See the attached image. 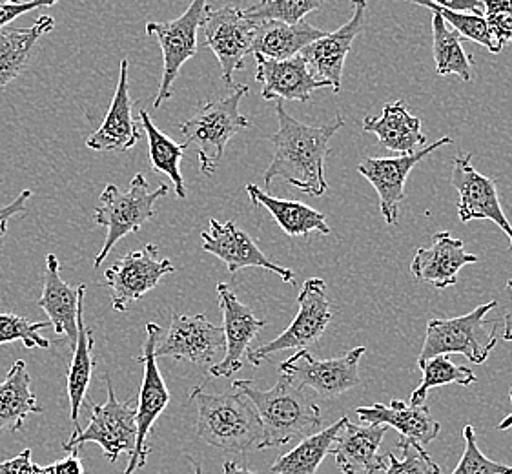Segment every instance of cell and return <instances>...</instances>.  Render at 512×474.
I'll return each instance as SVG.
<instances>
[{"instance_id":"cell-13","label":"cell","mask_w":512,"mask_h":474,"mask_svg":"<svg viewBox=\"0 0 512 474\" xmlns=\"http://www.w3.org/2000/svg\"><path fill=\"white\" fill-rule=\"evenodd\" d=\"M363 354L365 347H356L339 358L316 360L308 351H297L279 365V372L301 389L310 387L323 398H336L358 387L359 360Z\"/></svg>"},{"instance_id":"cell-22","label":"cell","mask_w":512,"mask_h":474,"mask_svg":"<svg viewBox=\"0 0 512 474\" xmlns=\"http://www.w3.org/2000/svg\"><path fill=\"white\" fill-rule=\"evenodd\" d=\"M84 296H86V285H79L77 289H72L61 278V267H59L57 256L48 254L44 285H42L41 298L37 299V305L48 314V320L55 329V334L68 336L72 351L77 343V325H79V314L84 310Z\"/></svg>"},{"instance_id":"cell-45","label":"cell","mask_w":512,"mask_h":474,"mask_svg":"<svg viewBox=\"0 0 512 474\" xmlns=\"http://www.w3.org/2000/svg\"><path fill=\"white\" fill-rule=\"evenodd\" d=\"M443 10L454 11V13H474L482 15L483 0H438L436 2Z\"/></svg>"},{"instance_id":"cell-51","label":"cell","mask_w":512,"mask_h":474,"mask_svg":"<svg viewBox=\"0 0 512 474\" xmlns=\"http://www.w3.org/2000/svg\"><path fill=\"white\" fill-rule=\"evenodd\" d=\"M41 474H55L53 473L52 467L50 465H46V467H41Z\"/></svg>"},{"instance_id":"cell-12","label":"cell","mask_w":512,"mask_h":474,"mask_svg":"<svg viewBox=\"0 0 512 474\" xmlns=\"http://www.w3.org/2000/svg\"><path fill=\"white\" fill-rule=\"evenodd\" d=\"M174 272L170 259L159 258V248L152 243L115 259L112 267L104 272L106 285L112 290L113 310L124 312L132 303L154 290L164 276Z\"/></svg>"},{"instance_id":"cell-26","label":"cell","mask_w":512,"mask_h":474,"mask_svg":"<svg viewBox=\"0 0 512 474\" xmlns=\"http://www.w3.org/2000/svg\"><path fill=\"white\" fill-rule=\"evenodd\" d=\"M363 130L365 134L376 135L381 146L396 154H416V148L427 145V135L421 132L420 117L410 114L403 101L385 104L379 117L367 115Z\"/></svg>"},{"instance_id":"cell-47","label":"cell","mask_w":512,"mask_h":474,"mask_svg":"<svg viewBox=\"0 0 512 474\" xmlns=\"http://www.w3.org/2000/svg\"><path fill=\"white\" fill-rule=\"evenodd\" d=\"M483 10H485V17L500 15V13L512 15V0H483Z\"/></svg>"},{"instance_id":"cell-48","label":"cell","mask_w":512,"mask_h":474,"mask_svg":"<svg viewBox=\"0 0 512 474\" xmlns=\"http://www.w3.org/2000/svg\"><path fill=\"white\" fill-rule=\"evenodd\" d=\"M186 460L190 462V464L194 465V474H203V469H201V465L195 462L192 456H186ZM225 474H256L252 473L248 467L245 465H239L237 462H226L225 464Z\"/></svg>"},{"instance_id":"cell-11","label":"cell","mask_w":512,"mask_h":474,"mask_svg":"<svg viewBox=\"0 0 512 474\" xmlns=\"http://www.w3.org/2000/svg\"><path fill=\"white\" fill-rule=\"evenodd\" d=\"M259 22L248 19L237 6L208 8L203 30L206 48H210L223 70V81L234 84V75L245 70V57L252 53Z\"/></svg>"},{"instance_id":"cell-2","label":"cell","mask_w":512,"mask_h":474,"mask_svg":"<svg viewBox=\"0 0 512 474\" xmlns=\"http://www.w3.org/2000/svg\"><path fill=\"white\" fill-rule=\"evenodd\" d=\"M234 389L254 405L263 425V440L257 451L276 449L296 438H307L321 431V411L301 387L281 374L268 391L259 389L252 380H236Z\"/></svg>"},{"instance_id":"cell-32","label":"cell","mask_w":512,"mask_h":474,"mask_svg":"<svg viewBox=\"0 0 512 474\" xmlns=\"http://www.w3.org/2000/svg\"><path fill=\"white\" fill-rule=\"evenodd\" d=\"M139 124L148 137V154L150 166L154 172L170 177L174 183L175 196L186 199L185 177L181 176V161L186 148L183 143H175L168 135L161 132L146 110L139 112Z\"/></svg>"},{"instance_id":"cell-16","label":"cell","mask_w":512,"mask_h":474,"mask_svg":"<svg viewBox=\"0 0 512 474\" xmlns=\"http://www.w3.org/2000/svg\"><path fill=\"white\" fill-rule=\"evenodd\" d=\"M471 159L472 154H458L452 159V186L460 194L458 217L461 223L489 219L509 237L512 245L511 221L503 212L496 181L480 174L472 166Z\"/></svg>"},{"instance_id":"cell-10","label":"cell","mask_w":512,"mask_h":474,"mask_svg":"<svg viewBox=\"0 0 512 474\" xmlns=\"http://www.w3.org/2000/svg\"><path fill=\"white\" fill-rule=\"evenodd\" d=\"M161 338H163V329L155 323H148L143 356L139 358L143 363V383L139 392V403L135 407L137 438H135L134 451L130 454V462L124 474H134L139 467L146 465L148 454L152 453V447L146 444L148 434L152 431L157 418L164 413L166 405L170 403V391L164 383L163 374L159 371L157 360H155V347Z\"/></svg>"},{"instance_id":"cell-6","label":"cell","mask_w":512,"mask_h":474,"mask_svg":"<svg viewBox=\"0 0 512 474\" xmlns=\"http://www.w3.org/2000/svg\"><path fill=\"white\" fill-rule=\"evenodd\" d=\"M494 307H498V303L491 301L465 316L429 321L418 363L447 354H461L476 365L485 363L498 343L496 327H485V316Z\"/></svg>"},{"instance_id":"cell-49","label":"cell","mask_w":512,"mask_h":474,"mask_svg":"<svg viewBox=\"0 0 512 474\" xmlns=\"http://www.w3.org/2000/svg\"><path fill=\"white\" fill-rule=\"evenodd\" d=\"M507 289L511 290L512 294V279L507 281ZM503 340L512 341V309L505 314V327H503Z\"/></svg>"},{"instance_id":"cell-41","label":"cell","mask_w":512,"mask_h":474,"mask_svg":"<svg viewBox=\"0 0 512 474\" xmlns=\"http://www.w3.org/2000/svg\"><path fill=\"white\" fill-rule=\"evenodd\" d=\"M55 2H0V30L4 26H8L10 22L19 19L24 13H30L33 10H41V8H50Z\"/></svg>"},{"instance_id":"cell-8","label":"cell","mask_w":512,"mask_h":474,"mask_svg":"<svg viewBox=\"0 0 512 474\" xmlns=\"http://www.w3.org/2000/svg\"><path fill=\"white\" fill-rule=\"evenodd\" d=\"M297 305L299 310L296 318L285 332L265 345L248 349L246 360L254 367H259L276 352L307 351L310 345H314L325 334L328 323L332 321L327 283L321 278L307 279L297 296Z\"/></svg>"},{"instance_id":"cell-29","label":"cell","mask_w":512,"mask_h":474,"mask_svg":"<svg viewBox=\"0 0 512 474\" xmlns=\"http://www.w3.org/2000/svg\"><path fill=\"white\" fill-rule=\"evenodd\" d=\"M55 28L50 15H42L28 28L0 30V90L13 83L31 61L33 48L42 35Z\"/></svg>"},{"instance_id":"cell-23","label":"cell","mask_w":512,"mask_h":474,"mask_svg":"<svg viewBox=\"0 0 512 474\" xmlns=\"http://www.w3.org/2000/svg\"><path fill=\"white\" fill-rule=\"evenodd\" d=\"M128 59L121 61L119 83L113 93L110 110L104 117V123L97 132H93L86 146L95 152H126L132 150L141 139V124L132 115L135 101L128 90Z\"/></svg>"},{"instance_id":"cell-15","label":"cell","mask_w":512,"mask_h":474,"mask_svg":"<svg viewBox=\"0 0 512 474\" xmlns=\"http://www.w3.org/2000/svg\"><path fill=\"white\" fill-rule=\"evenodd\" d=\"M225 349V330L206 320L205 314L174 316L170 329L155 347V360L174 358L203 367Z\"/></svg>"},{"instance_id":"cell-46","label":"cell","mask_w":512,"mask_h":474,"mask_svg":"<svg viewBox=\"0 0 512 474\" xmlns=\"http://www.w3.org/2000/svg\"><path fill=\"white\" fill-rule=\"evenodd\" d=\"M55 474H84V467L79 460L77 453H70L66 458H62L59 462L50 465Z\"/></svg>"},{"instance_id":"cell-21","label":"cell","mask_w":512,"mask_h":474,"mask_svg":"<svg viewBox=\"0 0 512 474\" xmlns=\"http://www.w3.org/2000/svg\"><path fill=\"white\" fill-rule=\"evenodd\" d=\"M480 259L467 252L461 239L449 232H438L432 237L431 247L418 248L410 263V272L418 281L431 283L438 290L449 289L458 283V274L463 267L474 265Z\"/></svg>"},{"instance_id":"cell-4","label":"cell","mask_w":512,"mask_h":474,"mask_svg":"<svg viewBox=\"0 0 512 474\" xmlns=\"http://www.w3.org/2000/svg\"><path fill=\"white\" fill-rule=\"evenodd\" d=\"M246 84H237L232 92L223 99H208L197 108L194 117L179 124V130L185 137L186 150L192 148L197 157L201 172L205 176H214L221 163L228 141L246 130L250 121L239 112V104L248 95Z\"/></svg>"},{"instance_id":"cell-37","label":"cell","mask_w":512,"mask_h":474,"mask_svg":"<svg viewBox=\"0 0 512 474\" xmlns=\"http://www.w3.org/2000/svg\"><path fill=\"white\" fill-rule=\"evenodd\" d=\"M321 6V0H265L243 11L252 21L281 22L294 26L303 22L308 13L319 10Z\"/></svg>"},{"instance_id":"cell-18","label":"cell","mask_w":512,"mask_h":474,"mask_svg":"<svg viewBox=\"0 0 512 474\" xmlns=\"http://www.w3.org/2000/svg\"><path fill=\"white\" fill-rule=\"evenodd\" d=\"M219 307L225 320V358L210 367L212 378H230L243 369V358L250 349V343L265 329L267 321L259 320L250 307L243 305L226 283L217 285Z\"/></svg>"},{"instance_id":"cell-30","label":"cell","mask_w":512,"mask_h":474,"mask_svg":"<svg viewBox=\"0 0 512 474\" xmlns=\"http://www.w3.org/2000/svg\"><path fill=\"white\" fill-rule=\"evenodd\" d=\"M42 413L41 403L31 392L26 361L17 360L0 382V431H21L28 414Z\"/></svg>"},{"instance_id":"cell-33","label":"cell","mask_w":512,"mask_h":474,"mask_svg":"<svg viewBox=\"0 0 512 474\" xmlns=\"http://www.w3.org/2000/svg\"><path fill=\"white\" fill-rule=\"evenodd\" d=\"M93 338L92 330L84 327V310L79 314V325H77V343L73 349L72 363L66 374V385H68V398H70V414H72L73 433L81 431L79 427V414H81L82 405L86 392L92 382L93 367H95V358H93Z\"/></svg>"},{"instance_id":"cell-14","label":"cell","mask_w":512,"mask_h":474,"mask_svg":"<svg viewBox=\"0 0 512 474\" xmlns=\"http://www.w3.org/2000/svg\"><path fill=\"white\" fill-rule=\"evenodd\" d=\"M452 145V137H441L432 145L425 146L416 154L400 155V157H365L358 165V172L376 188L379 197V210L387 225L398 223L400 205L405 201V181L412 168L423 161L427 155L438 148Z\"/></svg>"},{"instance_id":"cell-9","label":"cell","mask_w":512,"mask_h":474,"mask_svg":"<svg viewBox=\"0 0 512 474\" xmlns=\"http://www.w3.org/2000/svg\"><path fill=\"white\" fill-rule=\"evenodd\" d=\"M208 4L205 0H194L188 10L175 21L148 22L146 35H155L163 50V77L159 84V93L155 97L154 108H161L164 101L174 95V83L181 68L194 57L197 44V31L205 22Z\"/></svg>"},{"instance_id":"cell-44","label":"cell","mask_w":512,"mask_h":474,"mask_svg":"<svg viewBox=\"0 0 512 474\" xmlns=\"http://www.w3.org/2000/svg\"><path fill=\"white\" fill-rule=\"evenodd\" d=\"M485 21L489 24L494 41L498 42L502 48L509 42L512 44V15H507V13L489 15V17H485Z\"/></svg>"},{"instance_id":"cell-20","label":"cell","mask_w":512,"mask_h":474,"mask_svg":"<svg viewBox=\"0 0 512 474\" xmlns=\"http://www.w3.org/2000/svg\"><path fill=\"white\" fill-rule=\"evenodd\" d=\"M354 13L349 22H345L339 30L327 33L319 41L312 42L303 52L299 53L312 73L319 75V81H327L334 92H341L343 68L349 55L352 42L356 41L363 31L367 2H354Z\"/></svg>"},{"instance_id":"cell-39","label":"cell","mask_w":512,"mask_h":474,"mask_svg":"<svg viewBox=\"0 0 512 474\" xmlns=\"http://www.w3.org/2000/svg\"><path fill=\"white\" fill-rule=\"evenodd\" d=\"M463 440H465V451L461 456L460 464L451 474H512L511 465L492 462L480 451L476 442V431L471 423L463 427Z\"/></svg>"},{"instance_id":"cell-40","label":"cell","mask_w":512,"mask_h":474,"mask_svg":"<svg viewBox=\"0 0 512 474\" xmlns=\"http://www.w3.org/2000/svg\"><path fill=\"white\" fill-rule=\"evenodd\" d=\"M396 447L403 451V460H398L394 453L387 454L385 474H441L440 465L425 453L421 445L398 440Z\"/></svg>"},{"instance_id":"cell-5","label":"cell","mask_w":512,"mask_h":474,"mask_svg":"<svg viewBox=\"0 0 512 474\" xmlns=\"http://www.w3.org/2000/svg\"><path fill=\"white\" fill-rule=\"evenodd\" d=\"M168 192V185H159L154 190L143 174H137L126 190L115 185L106 186L101 194V205L93 212V221L99 227L108 228V234L93 267H101L123 237L139 232L144 223L155 216V203L168 196Z\"/></svg>"},{"instance_id":"cell-7","label":"cell","mask_w":512,"mask_h":474,"mask_svg":"<svg viewBox=\"0 0 512 474\" xmlns=\"http://www.w3.org/2000/svg\"><path fill=\"white\" fill-rule=\"evenodd\" d=\"M106 387H108V400L103 405L90 403L92 416L88 425L72 433L68 442L62 444L66 453H79L82 445L93 442L101 445L104 458L115 464L123 453L134 451L135 438H137V425H135L134 400L119 402L113 391L112 380L106 374Z\"/></svg>"},{"instance_id":"cell-31","label":"cell","mask_w":512,"mask_h":474,"mask_svg":"<svg viewBox=\"0 0 512 474\" xmlns=\"http://www.w3.org/2000/svg\"><path fill=\"white\" fill-rule=\"evenodd\" d=\"M349 422L347 416L332 423L327 429H321L312 436L303 438L290 453L279 456L274 465L270 467V474H316L319 465L327 458L332 445L336 442L339 433L345 429Z\"/></svg>"},{"instance_id":"cell-43","label":"cell","mask_w":512,"mask_h":474,"mask_svg":"<svg viewBox=\"0 0 512 474\" xmlns=\"http://www.w3.org/2000/svg\"><path fill=\"white\" fill-rule=\"evenodd\" d=\"M0 474H41V465L33 464L31 449H24L19 456L0 464Z\"/></svg>"},{"instance_id":"cell-19","label":"cell","mask_w":512,"mask_h":474,"mask_svg":"<svg viewBox=\"0 0 512 474\" xmlns=\"http://www.w3.org/2000/svg\"><path fill=\"white\" fill-rule=\"evenodd\" d=\"M256 81L263 86L261 97L265 101L281 103H308L316 90L330 88L327 81H319L301 55L288 61H272L256 55Z\"/></svg>"},{"instance_id":"cell-24","label":"cell","mask_w":512,"mask_h":474,"mask_svg":"<svg viewBox=\"0 0 512 474\" xmlns=\"http://www.w3.org/2000/svg\"><path fill=\"white\" fill-rule=\"evenodd\" d=\"M356 414L363 425H383L387 429L392 427L400 433L401 442L421 447L432 444L441 431L440 422L432 418L431 409L427 405L412 407L407 402L392 400L389 405L374 403L369 407H358Z\"/></svg>"},{"instance_id":"cell-50","label":"cell","mask_w":512,"mask_h":474,"mask_svg":"<svg viewBox=\"0 0 512 474\" xmlns=\"http://www.w3.org/2000/svg\"><path fill=\"white\" fill-rule=\"evenodd\" d=\"M509 400H511L512 403V387L509 389ZM507 429H512V411L511 414H509V416H505L502 423L498 425V431H507Z\"/></svg>"},{"instance_id":"cell-3","label":"cell","mask_w":512,"mask_h":474,"mask_svg":"<svg viewBox=\"0 0 512 474\" xmlns=\"http://www.w3.org/2000/svg\"><path fill=\"white\" fill-rule=\"evenodd\" d=\"M197 436L223 453H248L263 440V425L254 405L239 392L206 394L195 387Z\"/></svg>"},{"instance_id":"cell-35","label":"cell","mask_w":512,"mask_h":474,"mask_svg":"<svg viewBox=\"0 0 512 474\" xmlns=\"http://www.w3.org/2000/svg\"><path fill=\"white\" fill-rule=\"evenodd\" d=\"M418 367L423 372V378H421L418 389L412 392V396H410L409 405H412V407L425 405L427 394L431 389L451 385V383L467 387V385H472L478 380L472 369L452 363L449 356H436L431 360L421 361V363H418Z\"/></svg>"},{"instance_id":"cell-38","label":"cell","mask_w":512,"mask_h":474,"mask_svg":"<svg viewBox=\"0 0 512 474\" xmlns=\"http://www.w3.org/2000/svg\"><path fill=\"white\" fill-rule=\"evenodd\" d=\"M48 327H52L50 321L37 323L17 314H0V345L21 341L26 349H50V341L39 334Z\"/></svg>"},{"instance_id":"cell-25","label":"cell","mask_w":512,"mask_h":474,"mask_svg":"<svg viewBox=\"0 0 512 474\" xmlns=\"http://www.w3.org/2000/svg\"><path fill=\"white\" fill-rule=\"evenodd\" d=\"M387 427L383 425H356L347 422L332 445L338 467L345 474H376L387 469V462L379 456Z\"/></svg>"},{"instance_id":"cell-42","label":"cell","mask_w":512,"mask_h":474,"mask_svg":"<svg viewBox=\"0 0 512 474\" xmlns=\"http://www.w3.org/2000/svg\"><path fill=\"white\" fill-rule=\"evenodd\" d=\"M31 196H33V192L30 188H26V190H22L19 196L15 197V201H11L10 205L0 208V241L8 234L11 217L26 214V205H28Z\"/></svg>"},{"instance_id":"cell-1","label":"cell","mask_w":512,"mask_h":474,"mask_svg":"<svg viewBox=\"0 0 512 474\" xmlns=\"http://www.w3.org/2000/svg\"><path fill=\"white\" fill-rule=\"evenodd\" d=\"M277 132L270 137L274 145V157L263 174L265 186L281 177L308 196L327 194L325 161L330 154V139L345 126V119L336 115L332 121L319 126L299 123L288 114L281 101L276 104Z\"/></svg>"},{"instance_id":"cell-17","label":"cell","mask_w":512,"mask_h":474,"mask_svg":"<svg viewBox=\"0 0 512 474\" xmlns=\"http://www.w3.org/2000/svg\"><path fill=\"white\" fill-rule=\"evenodd\" d=\"M201 241L203 250L226 263L230 274H237L241 268H267L285 283L294 285V272L267 258L263 250L257 247L256 241L237 227L234 221L219 223L217 219H210V228L201 234Z\"/></svg>"},{"instance_id":"cell-28","label":"cell","mask_w":512,"mask_h":474,"mask_svg":"<svg viewBox=\"0 0 512 474\" xmlns=\"http://www.w3.org/2000/svg\"><path fill=\"white\" fill-rule=\"evenodd\" d=\"M246 192L252 199L254 207L267 208L277 225L283 228V232L290 237H307L312 232H319L323 236L330 234V227L325 221V214L308 207L299 201H287L277 199L261 190L257 185H246Z\"/></svg>"},{"instance_id":"cell-36","label":"cell","mask_w":512,"mask_h":474,"mask_svg":"<svg viewBox=\"0 0 512 474\" xmlns=\"http://www.w3.org/2000/svg\"><path fill=\"white\" fill-rule=\"evenodd\" d=\"M414 4H418L421 8H429L431 11L440 13L443 21L449 22L452 30L460 35L461 39H469V41L478 42L485 46L491 53H500L503 48L494 41L489 24L485 21L483 15H474V13H454V11L443 10L436 2L429 0H414Z\"/></svg>"},{"instance_id":"cell-27","label":"cell","mask_w":512,"mask_h":474,"mask_svg":"<svg viewBox=\"0 0 512 474\" xmlns=\"http://www.w3.org/2000/svg\"><path fill=\"white\" fill-rule=\"evenodd\" d=\"M327 33L328 31L319 30L307 21L294 26L281 22H259L252 53L272 61H288L292 57H297L312 42L325 37Z\"/></svg>"},{"instance_id":"cell-34","label":"cell","mask_w":512,"mask_h":474,"mask_svg":"<svg viewBox=\"0 0 512 474\" xmlns=\"http://www.w3.org/2000/svg\"><path fill=\"white\" fill-rule=\"evenodd\" d=\"M432 39H434V64L436 73L458 75L463 83L472 81V61L461 48V37L447 26L440 13L432 11Z\"/></svg>"}]
</instances>
